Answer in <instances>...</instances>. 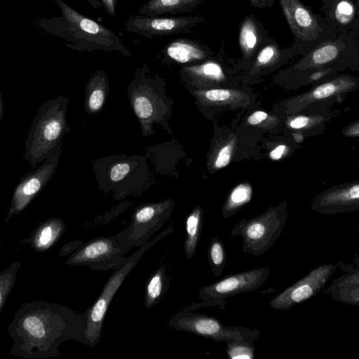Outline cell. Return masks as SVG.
<instances>
[{"label":"cell","mask_w":359,"mask_h":359,"mask_svg":"<svg viewBox=\"0 0 359 359\" xmlns=\"http://www.w3.org/2000/svg\"><path fill=\"white\" fill-rule=\"evenodd\" d=\"M204 19L200 16L159 17L131 15L125 22V29L146 38L189 33Z\"/></svg>","instance_id":"obj_12"},{"label":"cell","mask_w":359,"mask_h":359,"mask_svg":"<svg viewBox=\"0 0 359 359\" xmlns=\"http://www.w3.org/2000/svg\"><path fill=\"white\" fill-rule=\"evenodd\" d=\"M65 227V223L60 218H50L41 222L29 238L22 241L29 244L36 252H44L60 238Z\"/></svg>","instance_id":"obj_16"},{"label":"cell","mask_w":359,"mask_h":359,"mask_svg":"<svg viewBox=\"0 0 359 359\" xmlns=\"http://www.w3.org/2000/svg\"><path fill=\"white\" fill-rule=\"evenodd\" d=\"M100 1L109 15H115L117 0H100Z\"/></svg>","instance_id":"obj_37"},{"label":"cell","mask_w":359,"mask_h":359,"mask_svg":"<svg viewBox=\"0 0 359 359\" xmlns=\"http://www.w3.org/2000/svg\"><path fill=\"white\" fill-rule=\"evenodd\" d=\"M61 150L60 143L41 165L21 177L13 191L6 222L13 215L18 214L25 209L52 178L59 162Z\"/></svg>","instance_id":"obj_11"},{"label":"cell","mask_w":359,"mask_h":359,"mask_svg":"<svg viewBox=\"0 0 359 359\" xmlns=\"http://www.w3.org/2000/svg\"><path fill=\"white\" fill-rule=\"evenodd\" d=\"M285 149V146L284 145H280L277 147L276 149H274L271 153H270V157L273 160H277L280 158L283 154L284 153V151Z\"/></svg>","instance_id":"obj_39"},{"label":"cell","mask_w":359,"mask_h":359,"mask_svg":"<svg viewBox=\"0 0 359 359\" xmlns=\"http://www.w3.org/2000/svg\"><path fill=\"white\" fill-rule=\"evenodd\" d=\"M86 1H88L90 4V5L94 8H98L102 5L100 0H86Z\"/></svg>","instance_id":"obj_40"},{"label":"cell","mask_w":359,"mask_h":359,"mask_svg":"<svg viewBox=\"0 0 359 359\" xmlns=\"http://www.w3.org/2000/svg\"><path fill=\"white\" fill-rule=\"evenodd\" d=\"M83 242L81 241H76L71 243H69L65 245L62 248L60 251V256H66L68 254L74 252L75 250H77L81 245Z\"/></svg>","instance_id":"obj_35"},{"label":"cell","mask_w":359,"mask_h":359,"mask_svg":"<svg viewBox=\"0 0 359 359\" xmlns=\"http://www.w3.org/2000/svg\"><path fill=\"white\" fill-rule=\"evenodd\" d=\"M130 170V165L126 162H120L114 165L110 170V179L113 182H118L123 179Z\"/></svg>","instance_id":"obj_31"},{"label":"cell","mask_w":359,"mask_h":359,"mask_svg":"<svg viewBox=\"0 0 359 359\" xmlns=\"http://www.w3.org/2000/svg\"><path fill=\"white\" fill-rule=\"evenodd\" d=\"M3 114H4L3 101H2V97H1V92L0 90V121L1 120Z\"/></svg>","instance_id":"obj_41"},{"label":"cell","mask_w":359,"mask_h":359,"mask_svg":"<svg viewBox=\"0 0 359 359\" xmlns=\"http://www.w3.org/2000/svg\"><path fill=\"white\" fill-rule=\"evenodd\" d=\"M332 298L338 302L352 305L359 304V271L358 266L354 271L334 280L328 288Z\"/></svg>","instance_id":"obj_17"},{"label":"cell","mask_w":359,"mask_h":359,"mask_svg":"<svg viewBox=\"0 0 359 359\" xmlns=\"http://www.w3.org/2000/svg\"><path fill=\"white\" fill-rule=\"evenodd\" d=\"M354 13L353 6L347 1H340L336 8V14L340 22H348Z\"/></svg>","instance_id":"obj_29"},{"label":"cell","mask_w":359,"mask_h":359,"mask_svg":"<svg viewBox=\"0 0 359 359\" xmlns=\"http://www.w3.org/2000/svg\"><path fill=\"white\" fill-rule=\"evenodd\" d=\"M173 204L172 200H166L137 208L130 225L116 234L120 243L130 248L147 243L170 218Z\"/></svg>","instance_id":"obj_9"},{"label":"cell","mask_w":359,"mask_h":359,"mask_svg":"<svg viewBox=\"0 0 359 359\" xmlns=\"http://www.w3.org/2000/svg\"><path fill=\"white\" fill-rule=\"evenodd\" d=\"M165 60L178 64H191L204 60L207 56L205 47L185 38L170 41L163 50Z\"/></svg>","instance_id":"obj_15"},{"label":"cell","mask_w":359,"mask_h":359,"mask_svg":"<svg viewBox=\"0 0 359 359\" xmlns=\"http://www.w3.org/2000/svg\"><path fill=\"white\" fill-rule=\"evenodd\" d=\"M67 99L61 95L41 105L34 117L25 142L23 159L36 167L52 154L69 128Z\"/></svg>","instance_id":"obj_3"},{"label":"cell","mask_w":359,"mask_h":359,"mask_svg":"<svg viewBox=\"0 0 359 359\" xmlns=\"http://www.w3.org/2000/svg\"><path fill=\"white\" fill-rule=\"evenodd\" d=\"M170 327L191 332L216 342L248 340L255 342L259 331L242 326H225L217 318L193 312L189 306L174 314L169 320Z\"/></svg>","instance_id":"obj_5"},{"label":"cell","mask_w":359,"mask_h":359,"mask_svg":"<svg viewBox=\"0 0 359 359\" xmlns=\"http://www.w3.org/2000/svg\"><path fill=\"white\" fill-rule=\"evenodd\" d=\"M203 226V210L198 205L188 215L186 219V238L184 252L187 259L194 255L198 246Z\"/></svg>","instance_id":"obj_22"},{"label":"cell","mask_w":359,"mask_h":359,"mask_svg":"<svg viewBox=\"0 0 359 359\" xmlns=\"http://www.w3.org/2000/svg\"><path fill=\"white\" fill-rule=\"evenodd\" d=\"M276 49L274 46L264 47L257 56V62L260 65H265L269 62L275 56Z\"/></svg>","instance_id":"obj_34"},{"label":"cell","mask_w":359,"mask_h":359,"mask_svg":"<svg viewBox=\"0 0 359 359\" xmlns=\"http://www.w3.org/2000/svg\"><path fill=\"white\" fill-rule=\"evenodd\" d=\"M339 262L322 264L313 268L306 276L279 293L269 302L275 310H288L320 292L334 274Z\"/></svg>","instance_id":"obj_10"},{"label":"cell","mask_w":359,"mask_h":359,"mask_svg":"<svg viewBox=\"0 0 359 359\" xmlns=\"http://www.w3.org/2000/svg\"><path fill=\"white\" fill-rule=\"evenodd\" d=\"M267 117V114L264 111H257L252 113L248 118V122L251 125H257L265 120Z\"/></svg>","instance_id":"obj_36"},{"label":"cell","mask_w":359,"mask_h":359,"mask_svg":"<svg viewBox=\"0 0 359 359\" xmlns=\"http://www.w3.org/2000/svg\"><path fill=\"white\" fill-rule=\"evenodd\" d=\"M86 323V312L79 313L47 302L25 303L8 327L13 339L10 354L26 359L59 356V346L65 341L75 340L85 344Z\"/></svg>","instance_id":"obj_1"},{"label":"cell","mask_w":359,"mask_h":359,"mask_svg":"<svg viewBox=\"0 0 359 359\" xmlns=\"http://www.w3.org/2000/svg\"><path fill=\"white\" fill-rule=\"evenodd\" d=\"M309 118L304 116H301L293 119L290 126L294 129H299L305 127L309 123Z\"/></svg>","instance_id":"obj_38"},{"label":"cell","mask_w":359,"mask_h":359,"mask_svg":"<svg viewBox=\"0 0 359 359\" xmlns=\"http://www.w3.org/2000/svg\"><path fill=\"white\" fill-rule=\"evenodd\" d=\"M156 79L148 74V67L145 65L137 69L135 76L131 83L130 89L133 90L130 95L131 104L135 114L142 122V126H150L154 121L160 123V111L165 105L161 104L160 95L154 93V84Z\"/></svg>","instance_id":"obj_13"},{"label":"cell","mask_w":359,"mask_h":359,"mask_svg":"<svg viewBox=\"0 0 359 359\" xmlns=\"http://www.w3.org/2000/svg\"><path fill=\"white\" fill-rule=\"evenodd\" d=\"M208 260L213 275L219 277L226 264V252L222 241L216 236L212 238L208 247Z\"/></svg>","instance_id":"obj_23"},{"label":"cell","mask_w":359,"mask_h":359,"mask_svg":"<svg viewBox=\"0 0 359 359\" xmlns=\"http://www.w3.org/2000/svg\"><path fill=\"white\" fill-rule=\"evenodd\" d=\"M226 352L230 359H253L254 342L238 340L226 342Z\"/></svg>","instance_id":"obj_27"},{"label":"cell","mask_w":359,"mask_h":359,"mask_svg":"<svg viewBox=\"0 0 359 359\" xmlns=\"http://www.w3.org/2000/svg\"><path fill=\"white\" fill-rule=\"evenodd\" d=\"M321 75H322V74H321V73H316V74H313V75L312 79H318L319 77H320V76H321Z\"/></svg>","instance_id":"obj_42"},{"label":"cell","mask_w":359,"mask_h":359,"mask_svg":"<svg viewBox=\"0 0 359 359\" xmlns=\"http://www.w3.org/2000/svg\"><path fill=\"white\" fill-rule=\"evenodd\" d=\"M173 231L174 228L172 226L167 227L151 241L140 247L121 267L115 269L111 274L97 299L86 311L87 314V323L84 332L86 345L95 347L98 343L105 316L112 299L143 255L156 243Z\"/></svg>","instance_id":"obj_4"},{"label":"cell","mask_w":359,"mask_h":359,"mask_svg":"<svg viewBox=\"0 0 359 359\" xmlns=\"http://www.w3.org/2000/svg\"><path fill=\"white\" fill-rule=\"evenodd\" d=\"M108 89L109 82L104 71L96 72L89 79L86 97V108L88 113H95L102 109Z\"/></svg>","instance_id":"obj_19"},{"label":"cell","mask_w":359,"mask_h":359,"mask_svg":"<svg viewBox=\"0 0 359 359\" xmlns=\"http://www.w3.org/2000/svg\"><path fill=\"white\" fill-rule=\"evenodd\" d=\"M180 75L183 81L196 83L203 81H217L224 77L221 67L212 61L201 65L182 66Z\"/></svg>","instance_id":"obj_21"},{"label":"cell","mask_w":359,"mask_h":359,"mask_svg":"<svg viewBox=\"0 0 359 359\" xmlns=\"http://www.w3.org/2000/svg\"><path fill=\"white\" fill-rule=\"evenodd\" d=\"M130 248L120 243L116 236H100L82 244L66 260L69 266H88L90 269L107 271L121 267L129 259L125 255Z\"/></svg>","instance_id":"obj_8"},{"label":"cell","mask_w":359,"mask_h":359,"mask_svg":"<svg viewBox=\"0 0 359 359\" xmlns=\"http://www.w3.org/2000/svg\"><path fill=\"white\" fill-rule=\"evenodd\" d=\"M339 90L338 86L334 82L324 83L316 88L313 92V96L316 99L327 98Z\"/></svg>","instance_id":"obj_30"},{"label":"cell","mask_w":359,"mask_h":359,"mask_svg":"<svg viewBox=\"0 0 359 359\" xmlns=\"http://www.w3.org/2000/svg\"><path fill=\"white\" fill-rule=\"evenodd\" d=\"M62 15L39 17L34 24L42 31L69 42L65 46L79 51H117L130 56L129 49L109 28L81 14L63 0H54Z\"/></svg>","instance_id":"obj_2"},{"label":"cell","mask_w":359,"mask_h":359,"mask_svg":"<svg viewBox=\"0 0 359 359\" xmlns=\"http://www.w3.org/2000/svg\"><path fill=\"white\" fill-rule=\"evenodd\" d=\"M293 34L304 41L316 40L321 28L316 17L299 0H279Z\"/></svg>","instance_id":"obj_14"},{"label":"cell","mask_w":359,"mask_h":359,"mask_svg":"<svg viewBox=\"0 0 359 359\" xmlns=\"http://www.w3.org/2000/svg\"><path fill=\"white\" fill-rule=\"evenodd\" d=\"M271 270L262 267L225 276L217 282L199 290L201 302L189 306L194 310L200 307L218 306L226 308V299L232 296L255 291L268 279Z\"/></svg>","instance_id":"obj_7"},{"label":"cell","mask_w":359,"mask_h":359,"mask_svg":"<svg viewBox=\"0 0 359 359\" xmlns=\"http://www.w3.org/2000/svg\"><path fill=\"white\" fill-rule=\"evenodd\" d=\"M231 154V147L230 145L222 147L216 157L215 166L217 168H222L227 165L230 161Z\"/></svg>","instance_id":"obj_33"},{"label":"cell","mask_w":359,"mask_h":359,"mask_svg":"<svg viewBox=\"0 0 359 359\" xmlns=\"http://www.w3.org/2000/svg\"><path fill=\"white\" fill-rule=\"evenodd\" d=\"M20 266L19 262H14L8 268L0 271V313L15 285Z\"/></svg>","instance_id":"obj_24"},{"label":"cell","mask_w":359,"mask_h":359,"mask_svg":"<svg viewBox=\"0 0 359 359\" xmlns=\"http://www.w3.org/2000/svg\"><path fill=\"white\" fill-rule=\"evenodd\" d=\"M257 32L254 22L246 18L241 27L240 45L243 51L246 55H250L255 48L257 44Z\"/></svg>","instance_id":"obj_26"},{"label":"cell","mask_w":359,"mask_h":359,"mask_svg":"<svg viewBox=\"0 0 359 359\" xmlns=\"http://www.w3.org/2000/svg\"><path fill=\"white\" fill-rule=\"evenodd\" d=\"M286 220L285 210L270 209L253 219H243L232 228L230 233L241 236L243 251L257 257L272 247L280 236Z\"/></svg>","instance_id":"obj_6"},{"label":"cell","mask_w":359,"mask_h":359,"mask_svg":"<svg viewBox=\"0 0 359 359\" xmlns=\"http://www.w3.org/2000/svg\"><path fill=\"white\" fill-rule=\"evenodd\" d=\"M251 190L245 185H239L233 189L227 203L223 208V217L227 218L236 212L244 203L250 198Z\"/></svg>","instance_id":"obj_25"},{"label":"cell","mask_w":359,"mask_h":359,"mask_svg":"<svg viewBox=\"0 0 359 359\" xmlns=\"http://www.w3.org/2000/svg\"><path fill=\"white\" fill-rule=\"evenodd\" d=\"M203 93L204 97L212 102L224 101L231 96L229 90L223 89H212Z\"/></svg>","instance_id":"obj_32"},{"label":"cell","mask_w":359,"mask_h":359,"mask_svg":"<svg viewBox=\"0 0 359 359\" xmlns=\"http://www.w3.org/2000/svg\"><path fill=\"white\" fill-rule=\"evenodd\" d=\"M171 277L164 264L150 276L145 287L144 303L147 309L158 304L169 288Z\"/></svg>","instance_id":"obj_20"},{"label":"cell","mask_w":359,"mask_h":359,"mask_svg":"<svg viewBox=\"0 0 359 359\" xmlns=\"http://www.w3.org/2000/svg\"><path fill=\"white\" fill-rule=\"evenodd\" d=\"M339 52V47L334 43H326L318 47L311 54V60L314 65H323L335 59Z\"/></svg>","instance_id":"obj_28"},{"label":"cell","mask_w":359,"mask_h":359,"mask_svg":"<svg viewBox=\"0 0 359 359\" xmlns=\"http://www.w3.org/2000/svg\"><path fill=\"white\" fill-rule=\"evenodd\" d=\"M1 241H0V245H1Z\"/></svg>","instance_id":"obj_43"},{"label":"cell","mask_w":359,"mask_h":359,"mask_svg":"<svg viewBox=\"0 0 359 359\" xmlns=\"http://www.w3.org/2000/svg\"><path fill=\"white\" fill-rule=\"evenodd\" d=\"M203 0H148L139 10V13L147 16L175 15L191 12Z\"/></svg>","instance_id":"obj_18"}]
</instances>
